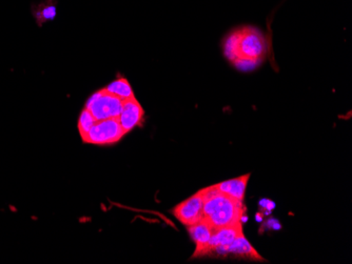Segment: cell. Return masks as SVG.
Returning <instances> with one entry per match:
<instances>
[{
	"label": "cell",
	"mask_w": 352,
	"mask_h": 264,
	"mask_svg": "<svg viewBox=\"0 0 352 264\" xmlns=\"http://www.w3.org/2000/svg\"><path fill=\"white\" fill-rule=\"evenodd\" d=\"M264 35L254 27H242L227 37L223 52L239 70H252L266 54Z\"/></svg>",
	"instance_id": "obj_1"
},
{
	"label": "cell",
	"mask_w": 352,
	"mask_h": 264,
	"mask_svg": "<svg viewBox=\"0 0 352 264\" xmlns=\"http://www.w3.org/2000/svg\"><path fill=\"white\" fill-rule=\"evenodd\" d=\"M204 198V219L214 230L242 224L245 212L243 201L223 194L217 184L201 190Z\"/></svg>",
	"instance_id": "obj_2"
},
{
	"label": "cell",
	"mask_w": 352,
	"mask_h": 264,
	"mask_svg": "<svg viewBox=\"0 0 352 264\" xmlns=\"http://www.w3.org/2000/svg\"><path fill=\"white\" fill-rule=\"evenodd\" d=\"M126 135L118 118L98 120L82 139L87 145H108L118 143Z\"/></svg>",
	"instance_id": "obj_3"
},
{
	"label": "cell",
	"mask_w": 352,
	"mask_h": 264,
	"mask_svg": "<svg viewBox=\"0 0 352 264\" xmlns=\"http://www.w3.org/2000/svg\"><path fill=\"white\" fill-rule=\"evenodd\" d=\"M122 100L111 95L104 88L95 92L88 101L86 108L96 120L112 119L120 117L122 113Z\"/></svg>",
	"instance_id": "obj_4"
},
{
	"label": "cell",
	"mask_w": 352,
	"mask_h": 264,
	"mask_svg": "<svg viewBox=\"0 0 352 264\" xmlns=\"http://www.w3.org/2000/svg\"><path fill=\"white\" fill-rule=\"evenodd\" d=\"M204 198L201 190L197 194L183 201L173 208L172 213L176 219L179 220L184 226H190L199 224L204 219Z\"/></svg>",
	"instance_id": "obj_5"
},
{
	"label": "cell",
	"mask_w": 352,
	"mask_h": 264,
	"mask_svg": "<svg viewBox=\"0 0 352 264\" xmlns=\"http://www.w3.org/2000/svg\"><path fill=\"white\" fill-rule=\"evenodd\" d=\"M144 108L140 106V102L135 97L129 98L122 101V113H120L118 120L124 133H129L134 128L142 125L144 120Z\"/></svg>",
	"instance_id": "obj_6"
},
{
	"label": "cell",
	"mask_w": 352,
	"mask_h": 264,
	"mask_svg": "<svg viewBox=\"0 0 352 264\" xmlns=\"http://www.w3.org/2000/svg\"><path fill=\"white\" fill-rule=\"evenodd\" d=\"M234 256V257L244 258V259L253 260V261H263V257L255 251L248 240L245 238L244 234L239 236L230 245L219 248L213 252L211 256Z\"/></svg>",
	"instance_id": "obj_7"
},
{
	"label": "cell",
	"mask_w": 352,
	"mask_h": 264,
	"mask_svg": "<svg viewBox=\"0 0 352 264\" xmlns=\"http://www.w3.org/2000/svg\"><path fill=\"white\" fill-rule=\"evenodd\" d=\"M242 234H244L242 224H233V226H225V228L215 230L210 242H209V245H208L205 256H211V254L217 250L230 245Z\"/></svg>",
	"instance_id": "obj_8"
},
{
	"label": "cell",
	"mask_w": 352,
	"mask_h": 264,
	"mask_svg": "<svg viewBox=\"0 0 352 264\" xmlns=\"http://www.w3.org/2000/svg\"><path fill=\"white\" fill-rule=\"evenodd\" d=\"M188 232L190 237L195 242V254L192 257L199 258L205 257L206 252H207L208 245L212 237L214 228H211L205 220H201L199 224H193V226H187Z\"/></svg>",
	"instance_id": "obj_9"
},
{
	"label": "cell",
	"mask_w": 352,
	"mask_h": 264,
	"mask_svg": "<svg viewBox=\"0 0 352 264\" xmlns=\"http://www.w3.org/2000/svg\"><path fill=\"white\" fill-rule=\"evenodd\" d=\"M250 174L244 175L239 178L232 180L223 181L217 184V189L223 194L233 197L237 200H244L245 192H246L247 184H248Z\"/></svg>",
	"instance_id": "obj_10"
},
{
	"label": "cell",
	"mask_w": 352,
	"mask_h": 264,
	"mask_svg": "<svg viewBox=\"0 0 352 264\" xmlns=\"http://www.w3.org/2000/svg\"><path fill=\"white\" fill-rule=\"evenodd\" d=\"M32 12L39 25L52 21L56 16V0H43V3L33 5Z\"/></svg>",
	"instance_id": "obj_11"
},
{
	"label": "cell",
	"mask_w": 352,
	"mask_h": 264,
	"mask_svg": "<svg viewBox=\"0 0 352 264\" xmlns=\"http://www.w3.org/2000/svg\"><path fill=\"white\" fill-rule=\"evenodd\" d=\"M107 92L110 93L111 95L120 98L122 101L129 98L134 97L133 90L130 86L129 82L126 78H118L111 82L110 84L104 88Z\"/></svg>",
	"instance_id": "obj_12"
},
{
	"label": "cell",
	"mask_w": 352,
	"mask_h": 264,
	"mask_svg": "<svg viewBox=\"0 0 352 264\" xmlns=\"http://www.w3.org/2000/svg\"><path fill=\"white\" fill-rule=\"evenodd\" d=\"M96 121L98 120L95 119L94 116L91 114V112L85 108L84 111L79 116L78 124H77L78 125L79 134L82 136V139H84L88 135L89 132L92 129L93 125H94Z\"/></svg>",
	"instance_id": "obj_13"
}]
</instances>
